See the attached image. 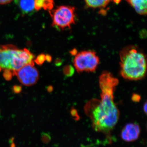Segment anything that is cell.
<instances>
[{
    "instance_id": "30bf717a",
    "label": "cell",
    "mask_w": 147,
    "mask_h": 147,
    "mask_svg": "<svg viewBox=\"0 0 147 147\" xmlns=\"http://www.w3.org/2000/svg\"><path fill=\"white\" fill-rule=\"evenodd\" d=\"M54 2L53 0H35L34 7L35 10L43 8L44 9L52 10Z\"/></svg>"
},
{
    "instance_id": "ba28073f",
    "label": "cell",
    "mask_w": 147,
    "mask_h": 147,
    "mask_svg": "<svg viewBox=\"0 0 147 147\" xmlns=\"http://www.w3.org/2000/svg\"><path fill=\"white\" fill-rule=\"evenodd\" d=\"M35 0H14L21 12L25 15H32L35 11Z\"/></svg>"
},
{
    "instance_id": "7c38bea8",
    "label": "cell",
    "mask_w": 147,
    "mask_h": 147,
    "mask_svg": "<svg viewBox=\"0 0 147 147\" xmlns=\"http://www.w3.org/2000/svg\"><path fill=\"white\" fill-rule=\"evenodd\" d=\"M46 56L44 55H39L37 57L35 61L38 65H42L45 60H46Z\"/></svg>"
},
{
    "instance_id": "5b68a950",
    "label": "cell",
    "mask_w": 147,
    "mask_h": 147,
    "mask_svg": "<svg viewBox=\"0 0 147 147\" xmlns=\"http://www.w3.org/2000/svg\"><path fill=\"white\" fill-rule=\"evenodd\" d=\"M99 62V58L95 52L87 50L78 53L74 59L73 63L77 72H94Z\"/></svg>"
},
{
    "instance_id": "4fadbf2b",
    "label": "cell",
    "mask_w": 147,
    "mask_h": 147,
    "mask_svg": "<svg viewBox=\"0 0 147 147\" xmlns=\"http://www.w3.org/2000/svg\"><path fill=\"white\" fill-rule=\"evenodd\" d=\"M13 75L14 74L12 71L8 70H4L3 76L7 80H10Z\"/></svg>"
},
{
    "instance_id": "52a82bcc",
    "label": "cell",
    "mask_w": 147,
    "mask_h": 147,
    "mask_svg": "<svg viewBox=\"0 0 147 147\" xmlns=\"http://www.w3.org/2000/svg\"><path fill=\"white\" fill-rule=\"evenodd\" d=\"M140 131V127L138 124L128 123L122 130L121 137L125 142H134L139 138Z\"/></svg>"
},
{
    "instance_id": "277c9868",
    "label": "cell",
    "mask_w": 147,
    "mask_h": 147,
    "mask_svg": "<svg viewBox=\"0 0 147 147\" xmlns=\"http://www.w3.org/2000/svg\"><path fill=\"white\" fill-rule=\"evenodd\" d=\"M52 18V26L59 30L70 28L75 24V8L70 6L62 5L50 10Z\"/></svg>"
},
{
    "instance_id": "9c48e42d",
    "label": "cell",
    "mask_w": 147,
    "mask_h": 147,
    "mask_svg": "<svg viewBox=\"0 0 147 147\" xmlns=\"http://www.w3.org/2000/svg\"><path fill=\"white\" fill-rule=\"evenodd\" d=\"M126 1L133 7L136 12L140 15L147 14V0H126Z\"/></svg>"
},
{
    "instance_id": "8fae6325",
    "label": "cell",
    "mask_w": 147,
    "mask_h": 147,
    "mask_svg": "<svg viewBox=\"0 0 147 147\" xmlns=\"http://www.w3.org/2000/svg\"><path fill=\"white\" fill-rule=\"evenodd\" d=\"M113 0H85L86 4L91 8H102L105 7Z\"/></svg>"
},
{
    "instance_id": "5bb4252c",
    "label": "cell",
    "mask_w": 147,
    "mask_h": 147,
    "mask_svg": "<svg viewBox=\"0 0 147 147\" xmlns=\"http://www.w3.org/2000/svg\"><path fill=\"white\" fill-rule=\"evenodd\" d=\"M12 1V0H0V4H7L11 2Z\"/></svg>"
},
{
    "instance_id": "e0dca14e",
    "label": "cell",
    "mask_w": 147,
    "mask_h": 147,
    "mask_svg": "<svg viewBox=\"0 0 147 147\" xmlns=\"http://www.w3.org/2000/svg\"><path fill=\"white\" fill-rule=\"evenodd\" d=\"M147 102H146V103H145L144 106V110L145 113H146V114L147 113Z\"/></svg>"
},
{
    "instance_id": "7a4b0ae2",
    "label": "cell",
    "mask_w": 147,
    "mask_h": 147,
    "mask_svg": "<svg viewBox=\"0 0 147 147\" xmlns=\"http://www.w3.org/2000/svg\"><path fill=\"white\" fill-rule=\"evenodd\" d=\"M120 57L121 75L125 79L138 81L146 76V59L138 47L132 45L124 47L121 50Z\"/></svg>"
},
{
    "instance_id": "9a60e30c",
    "label": "cell",
    "mask_w": 147,
    "mask_h": 147,
    "mask_svg": "<svg viewBox=\"0 0 147 147\" xmlns=\"http://www.w3.org/2000/svg\"><path fill=\"white\" fill-rule=\"evenodd\" d=\"M21 87L18 86H14V88H13L14 92H16V93H18L19 92L21 91Z\"/></svg>"
},
{
    "instance_id": "6da1fadb",
    "label": "cell",
    "mask_w": 147,
    "mask_h": 147,
    "mask_svg": "<svg viewBox=\"0 0 147 147\" xmlns=\"http://www.w3.org/2000/svg\"><path fill=\"white\" fill-rule=\"evenodd\" d=\"M118 83V79L110 72H102L99 79L101 100H92L85 106L95 131L108 135L118 121L119 111L114 100V92Z\"/></svg>"
},
{
    "instance_id": "8992f818",
    "label": "cell",
    "mask_w": 147,
    "mask_h": 147,
    "mask_svg": "<svg viewBox=\"0 0 147 147\" xmlns=\"http://www.w3.org/2000/svg\"><path fill=\"white\" fill-rule=\"evenodd\" d=\"M15 75L21 84L28 86L34 85L39 79V73L34 64L24 65L16 71Z\"/></svg>"
},
{
    "instance_id": "3957f363",
    "label": "cell",
    "mask_w": 147,
    "mask_h": 147,
    "mask_svg": "<svg viewBox=\"0 0 147 147\" xmlns=\"http://www.w3.org/2000/svg\"><path fill=\"white\" fill-rule=\"evenodd\" d=\"M34 56L26 48L20 49L11 44L0 45V71L8 70L14 75L17 70L28 64H34Z\"/></svg>"
},
{
    "instance_id": "2e32d148",
    "label": "cell",
    "mask_w": 147,
    "mask_h": 147,
    "mask_svg": "<svg viewBox=\"0 0 147 147\" xmlns=\"http://www.w3.org/2000/svg\"><path fill=\"white\" fill-rule=\"evenodd\" d=\"M139 96L138 95H137L136 94H134V95L132 96V98L134 101H139L140 100V97L138 98V96Z\"/></svg>"
}]
</instances>
